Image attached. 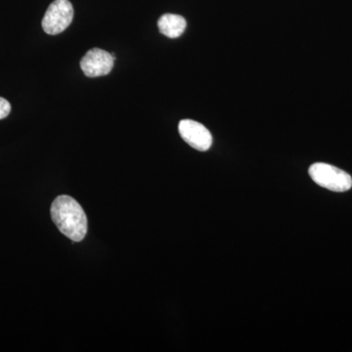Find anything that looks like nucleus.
Returning <instances> with one entry per match:
<instances>
[{"label":"nucleus","instance_id":"obj_6","mask_svg":"<svg viewBox=\"0 0 352 352\" xmlns=\"http://www.w3.org/2000/svg\"><path fill=\"white\" fill-rule=\"evenodd\" d=\"M186 20L175 14H164L157 21L159 31L170 38H179L186 29Z\"/></svg>","mask_w":352,"mask_h":352},{"label":"nucleus","instance_id":"obj_3","mask_svg":"<svg viewBox=\"0 0 352 352\" xmlns=\"http://www.w3.org/2000/svg\"><path fill=\"white\" fill-rule=\"evenodd\" d=\"M74 7L69 0H55L48 7L43 19V31L50 36L61 34L71 25Z\"/></svg>","mask_w":352,"mask_h":352},{"label":"nucleus","instance_id":"obj_1","mask_svg":"<svg viewBox=\"0 0 352 352\" xmlns=\"http://www.w3.org/2000/svg\"><path fill=\"white\" fill-rule=\"evenodd\" d=\"M51 217L60 232L73 242H80L87 233V217L82 206L67 195L57 197L51 206Z\"/></svg>","mask_w":352,"mask_h":352},{"label":"nucleus","instance_id":"obj_7","mask_svg":"<svg viewBox=\"0 0 352 352\" xmlns=\"http://www.w3.org/2000/svg\"><path fill=\"white\" fill-rule=\"evenodd\" d=\"M11 112V105L6 99L0 97V120L6 119Z\"/></svg>","mask_w":352,"mask_h":352},{"label":"nucleus","instance_id":"obj_4","mask_svg":"<svg viewBox=\"0 0 352 352\" xmlns=\"http://www.w3.org/2000/svg\"><path fill=\"white\" fill-rule=\"evenodd\" d=\"M115 59V54L100 48H92L82 57L80 68L88 78L107 76L113 68Z\"/></svg>","mask_w":352,"mask_h":352},{"label":"nucleus","instance_id":"obj_2","mask_svg":"<svg viewBox=\"0 0 352 352\" xmlns=\"http://www.w3.org/2000/svg\"><path fill=\"white\" fill-rule=\"evenodd\" d=\"M308 173L317 185L330 191L346 192L352 187L351 176L331 164H314L308 170Z\"/></svg>","mask_w":352,"mask_h":352},{"label":"nucleus","instance_id":"obj_5","mask_svg":"<svg viewBox=\"0 0 352 352\" xmlns=\"http://www.w3.org/2000/svg\"><path fill=\"white\" fill-rule=\"evenodd\" d=\"M178 131L183 140L198 151H208L212 147V134L200 122L192 120H182L178 124Z\"/></svg>","mask_w":352,"mask_h":352}]
</instances>
